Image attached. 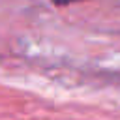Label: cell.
I'll use <instances>...</instances> for the list:
<instances>
[{
  "label": "cell",
  "instance_id": "obj_1",
  "mask_svg": "<svg viewBox=\"0 0 120 120\" xmlns=\"http://www.w3.org/2000/svg\"><path fill=\"white\" fill-rule=\"evenodd\" d=\"M54 4H58V6H66V4H71V2H75V0H52Z\"/></svg>",
  "mask_w": 120,
  "mask_h": 120
}]
</instances>
